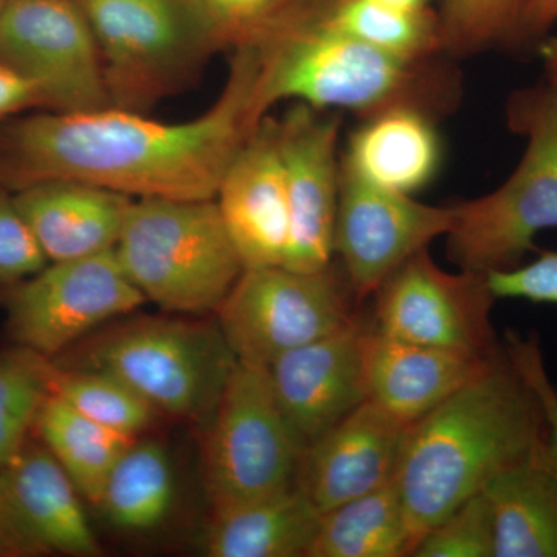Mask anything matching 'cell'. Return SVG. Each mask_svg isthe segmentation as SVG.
I'll return each instance as SVG.
<instances>
[{"label": "cell", "instance_id": "1", "mask_svg": "<svg viewBox=\"0 0 557 557\" xmlns=\"http://www.w3.org/2000/svg\"><path fill=\"white\" fill-rule=\"evenodd\" d=\"M258 58L237 46L228 83L199 119L161 123L119 108L50 112L0 127V188L75 180L132 199H215L226 168L256 129L249 101Z\"/></svg>", "mask_w": 557, "mask_h": 557}, {"label": "cell", "instance_id": "2", "mask_svg": "<svg viewBox=\"0 0 557 557\" xmlns=\"http://www.w3.org/2000/svg\"><path fill=\"white\" fill-rule=\"evenodd\" d=\"M544 438L537 397L504 347L408 429L394 483L416 541L500 472L539 461Z\"/></svg>", "mask_w": 557, "mask_h": 557}, {"label": "cell", "instance_id": "3", "mask_svg": "<svg viewBox=\"0 0 557 557\" xmlns=\"http://www.w3.org/2000/svg\"><path fill=\"white\" fill-rule=\"evenodd\" d=\"M242 44L258 58L249 101L255 127L284 100L348 110L361 120L392 109L421 110L440 120L460 104L461 76L448 54L397 57L321 24L289 0Z\"/></svg>", "mask_w": 557, "mask_h": 557}, {"label": "cell", "instance_id": "4", "mask_svg": "<svg viewBox=\"0 0 557 557\" xmlns=\"http://www.w3.org/2000/svg\"><path fill=\"white\" fill-rule=\"evenodd\" d=\"M509 126L525 135L518 168L493 193L453 205L446 234L449 259L461 270H509L536 251L542 231L557 228V97L547 84L519 91L508 104Z\"/></svg>", "mask_w": 557, "mask_h": 557}, {"label": "cell", "instance_id": "5", "mask_svg": "<svg viewBox=\"0 0 557 557\" xmlns=\"http://www.w3.org/2000/svg\"><path fill=\"white\" fill-rule=\"evenodd\" d=\"M115 251L146 300L175 313L218 310L244 273L215 199L132 200Z\"/></svg>", "mask_w": 557, "mask_h": 557}, {"label": "cell", "instance_id": "6", "mask_svg": "<svg viewBox=\"0 0 557 557\" xmlns=\"http://www.w3.org/2000/svg\"><path fill=\"white\" fill-rule=\"evenodd\" d=\"M236 362L218 321L139 319L95 344L81 368L108 372L157 412L205 426Z\"/></svg>", "mask_w": 557, "mask_h": 557}, {"label": "cell", "instance_id": "7", "mask_svg": "<svg viewBox=\"0 0 557 557\" xmlns=\"http://www.w3.org/2000/svg\"><path fill=\"white\" fill-rule=\"evenodd\" d=\"M112 108L146 109L223 44L196 0H79Z\"/></svg>", "mask_w": 557, "mask_h": 557}, {"label": "cell", "instance_id": "8", "mask_svg": "<svg viewBox=\"0 0 557 557\" xmlns=\"http://www.w3.org/2000/svg\"><path fill=\"white\" fill-rule=\"evenodd\" d=\"M355 304L333 263L318 271L277 265L244 270L215 313L237 361L269 369L282 355L355 324Z\"/></svg>", "mask_w": 557, "mask_h": 557}, {"label": "cell", "instance_id": "9", "mask_svg": "<svg viewBox=\"0 0 557 557\" xmlns=\"http://www.w3.org/2000/svg\"><path fill=\"white\" fill-rule=\"evenodd\" d=\"M300 454L270 370L237 361L208 424L203 482L212 512L295 485Z\"/></svg>", "mask_w": 557, "mask_h": 557}, {"label": "cell", "instance_id": "10", "mask_svg": "<svg viewBox=\"0 0 557 557\" xmlns=\"http://www.w3.org/2000/svg\"><path fill=\"white\" fill-rule=\"evenodd\" d=\"M0 62L30 79L51 112L112 108L97 40L79 0H3Z\"/></svg>", "mask_w": 557, "mask_h": 557}, {"label": "cell", "instance_id": "11", "mask_svg": "<svg viewBox=\"0 0 557 557\" xmlns=\"http://www.w3.org/2000/svg\"><path fill=\"white\" fill-rule=\"evenodd\" d=\"M372 325L391 338L478 357L502 351L491 324L486 274L440 269L424 248L375 292Z\"/></svg>", "mask_w": 557, "mask_h": 557}, {"label": "cell", "instance_id": "12", "mask_svg": "<svg viewBox=\"0 0 557 557\" xmlns=\"http://www.w3.org/2000/svg\"><path fill=\"white\" fill-rule=\"evenodd\" d=\"M146 302L115 248L51 262L11 293L9 333L16 346L51 358L115 317Z\"/></svg>", "mask_w": 557, "mask_h": 557}, {"label": "cell", "instance_id": "13", "mask_svg": "<svg viewBox=\"0 0 557 557\" xmlns=\"http://www.w3.org/2000/svg\"><path fill=\"white\" fill-rule=\"evenodd\" d=\"M453 219V205L431 207L380 188L341 160L333 252L339 256L358 302L375 295L406 260L446 236Z\"/></svg>", "mask_w": 557, "mask_h": 557}, {"label": "cell", "instance_id": "14", "mask_svg": "<svg viewBox=\"0 0 557 557\" xmlns=\"http://www.w3.org/2000/svg\"><path fill=\"white\" fill-rule=\"evenodd\" d=\"M100 555L78 490L44 443L27 440L0 467V556Z\"/></svg>", "mask_w": 557, "mask_h": 557}, {"label": "cell", "instance_id": "15", "mask_svg": "<svg viewBox=\"0 0 557 557\" xmlns=\"http://www.w3.org/2000/svg\"><path fill=\"white\" fill-rule=\"evenodd\" d=\"M341 116L296 102L276 120L289 208V242L284 267L318 271L333 263L338 214Z\"/></svg>", "mask_w": 557, "mask_h": 557}, {"label": "cell", "instance_id": "16", "mask_svg": "<svg viewBox=\"0 0 557 557\" xmlns=\"http://www.w3.org/2000/svg\"><path fill=\"white\" fill-rule=\"evenodd\" d=\"M364 322L295 348L270 366L278 409L300 450L369 399L362 373Z\"/></svg>", "mask_w": 557, "mask_h": 557}, {"label": "cell", "instance_id": "17", "mask_svg": "<svg viewBox=\"0 0 557 557\" xmlns=\"http://www.w3.org/2000/svg\"><path fill=\"white\" fill-rule=\"evenodd\" d=\"M409 426L366 399L300 454L296 485L321 512L387 485Z\"/></svg>", "mask_w": 557, "mask_h": 557}, {"label": "cell", "instance_id": "18", "mask_svg": "<svg viewBox=\"0 0 557 557\" xmlns=\"http://www.w3.org/2000/svg\"><path fill=\"white\" fill-rule=\"evenodd\" d=\"M244 270L284 265L289 208L276 120L265 116L233 157L215 196Z\"/></svg>", "mask_w": 557, "mask_h": 557}, {"label": "cell", "instance_id": "19", "mask_svg": "<svg viewBox=\"0 0 557 557\" xmlns=\"http://www.w3.org/2000/svg\"><path fill=\"white\" fill-rule=\"evenodd\" d=\"M504 351V348H502ZM494 357L461 354L391 338L372 324L361 336L362 373L370 399L412 424L478 376Z\"/></svg>", "mask_w": 557, "mask_h": 557}, {"label": "cell", "instance_id": "20", "mask_svg": "<svg viewBox=\"0 0 557 557\" xmlns=\"http://www.w3.org/2000/svg\"><path fill=\"white\" fill-rule=\"evenodd\" d=\"M13 197L50 262L115 248L134 200L75 180L36 183L16 190Z\"/></svg>", "mask_w": 557, "mask_h": 557}, {"label": "cell", "instance_id": "21", "mask_svg": "<svg viewBox=\"0 0 557 557\" xmlns=\"http://www.w3.org/2000/svg\"><path fill=\"white\" fill-rule=\"evenodd\" d=\"M437 119L416 109H392L361 120L341 160L380 188L413 196L437 177L443 145Z\"/></svg>", "mask_w": 557, "mask_h": 557}, {"label": "cell", "instance_id": "22", "mask_svg": "<svg viewBox=\"0 0 557 557\" xmlns=\"http://www.w3.org/2000/svg\"><path fill=\"white\" fill-rule=\"evenodd\" d=\"M322 512L298 485L214 512L205 536L209 557H307Z\"/></svg>", "mask_w": 557, "mask_h": 557}, {"label": "cell", "instance_id": "23", "mask_svg": "<svg viewBox=\"0 0 557 557\" xmlns=\"http://www.w3.org/2000/svg\"><path fill=\"white\" fill-rule=\"evenodd\" d=\"M494 557H557V478L539 461L496 475L483 490Z\"/></svg>", "mask_w": 557, "mask_h": 557}, {"label": "cell", "instance_id": "24", "mask_svg": "<svg viewBox=\"0 0 557 557\" xmlns=\"http://www.w3.org/2000/svg\"><path fill=\"white\" fill-rule=\"evenodd\" d=\"M417 541L394 480L322 512L307 557H403Z\"/></svg>", "mask_w": 557, "mask_h": 557}, {"label": "cell", "instance_id": "25", "mask_svg": "<svg viewBox=\"0 0 557 557\" xmlns=\"http://www.w3.org/2000/svg\"><path fill=\"white\" fill-rule=\"evenodd\" d=\"M289 2L321 24L397 57L424 60L448 54L437 9L399 10L375 0Z\"/></svg>", "mask_w": 557, "mask_h": 557}, {"label": "cell", "instance_id": "26", "mask_svg": "<svg viewBox=\"0 0 557 557\" xmlns=\"http://www.w3.org/2000/svg\"><path fill=\"white\" fill-rule=\"evenodd\" d=\"M177 480L170 453L159 442H137L124 450L110 471L97 507L110 525L146 533L170 519Z\"/></svg>", "mask_w": 557, "mask_h": 557}, {"label": "cell", "instance_id": "27", "mask_svg": "<svg viewBox=\"0 0 557 557\" xmlns=\"http://www.w3.org/2000/svg\"><path fill=\"white\" fill-rule=\"evenodd\" d=\"M35 429L81 497L94 505L100 502L110 471L137 440L95 423L53 394L40 408Z\"/></svg>", "mask_w": 557, "mask_h": 557}, {"label": "cell", "instance_id": "28", "mask_svg": "<svg viewBox=\"0 0 557 557\" xmlns=\"http://www.w3.org/2000/svg\"><path fill=\"white\" fill-rule=\"evenodd\" d=\"M58 366L30 348L0 351V467L25 445Z\"/></svg>", "mask_w": 557, "mask_h": 557}, {"label": "cell", "instance_id": "29", "mask_svg": "<svg viewBox=\"0 0 557 557\" xmlns=\"http://www.w3.org/2000/svg\"><path fill=\"white\" fill-rule=\"evenodd\" d=\"M437 10L449 57L530 44V0H438Z\"/></svg>", "mask_w": 557, "mask_h": 557}, {"label": "cell", "instance_id": "30", "mask_svg": "<svg viewBox=\"0 0 557 557\" xmlns=\"http://www.w3.org/2000/svg\"><path fill=\"white\" fill-rule=\"evenodd\" d=\"M51 394L95 423L131 438L145 432L159 413L129 384L97 369L57 368Z\"/></svg>", "mask_w": 557, "mask_h": 557}, {"label": "cell", "instance_id": "31", "mask_svg": "<svg viewBox=\"0 0 557 557\" xmlns=\"http://www.w3.org/2000/svg\"><path fill=\"white\" fill-rule=\"evenodd\" d=\"M410 556L494 557L493 512L483 491L426 531Z\"/></svg>", "mask_w": 557, "mask_h": 557}, {"label": "cell", "instance_id": "32", "mask_svg": "<svg viewBox=\"0 0 557 557\" xmlns=\"http://www.w3.org/2000/svg\"><path fill=\"white\" fill-rule=\"evenodd\" d=\"M504 347L512 366L534 392L541 405L545 421V438L539 463L544 465L557 478V388L549 380L548 370L545 368L541 339L534 332L519 335L508 330Z\"/></svg>", "mask_w": 557, "mask_h": 557}, {"label": "cell", "instance_id": "33", "mask_svg": "<svg viewBox=\"0 0 557 557\" xmlns=\"http://www.w3.org/2000/svg\"><path fill=\"white\" fill-rule=\"evenodd\" d=\"M46 265V255L14 197L0 188V282L30 277Z\"/></svg>", "mask_w": 557, "mask_h": 557}, {"label": "cell", "instance_id": "34", "mask_svg": "<svg viewBox=\"0 0 557 557\" xmlns=\"http://www.w3.org/2000/svg\"><path fill=\"white\" fill-rule=\"evenodd\" d=\"M496 299H523L557 306V251H542L533 262L486 273Z\"/></svg>", "mask_w": 557, "mask_h": 557}, {"label": "cell", "instance_id": "35", "mask_svg": "<svg viewBox=\"0 0 557 557\" xmlns=\"http://www.w3.org/2000/svg\"><path fill=\"white\" fill-rule=\"evenodd\" d=\"M223 42L251 38L287 0H196Z\"/></svg>", "mask_w": 557, "mask_h": 557}, {"label": "cell", "instance_id": "36", "mask_svg": "<svg viewBox=\"0 0 557 557\" xmlns=\"http://www.w3.org/2000/svg\"><path fill=\"white\" fill-rule=\"evenodd\" d=\"M38 102L35 84L17 70L0 62V120Z\"/></svg>", "mask_w": 557, "mask_h": 557}, {"label": "cell", "instance_id": "37", "mask_svg": "<svg viewBox=\"0 0 557 557\" xmlns=\"http://www.w3.org/2000/svg\"><path fill=\"white\" fill-rule=\"evenodd\" d=\"M557 24V0H530L528 10V39L530 42L547 38V32Z\"/></svg>", "mask_w": 557, "mask_h": 557}, {"label": "cell", "instance_id": "38", "mask_svg": "<svg viewBox=\"0 0 557 557\" xmlns=\"http://www.w3.org/2000/svg\"><path fill=\"white\" fill-rule=\"evenodd\" d=\"M539 54L544 62L547 86L557 97V36H549L537 44Z\"/></svg>", "mask_w": 557, "mask_h": 557}, {"label": "cell", "instance_id": "39", "mask_svg": "<svg viewBox=\"0 0 557 557\" xmlns=\"http://www.w3.org/2000/svg\"><path fill=\"white\" fill-rule=\"evenodd\" d=\"M375 2L399 10L426 11L437 9L438 0H375Z\"/></svg>", "mask_w": 557, "mask_h": 557}, {"label": "cell", "instance_id": "40", "mask_svg": "<svg viewBox=\"0 0 557 557\" xmlns=\"http://www.w3.org/2000/svg\"><path fill=\"white\" fill-rule=\"evenodd\" d=\"M3 0H0V7H2Z\"/></svg>", "mask_w": 557, "mask_h": 557}]
</instances>
